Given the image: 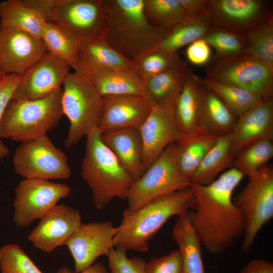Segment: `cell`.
<instances>
[{"label":"cell","mask_w":273,"mask_h":273,"mask_svg":"<svg viewBox=\"0 0 273 273\" xmlns=\"http://www.w3.org/2000/svg\"><path fill=\"white\" fill-rule=\"evenodd\" d=\"M244 36V55L262 62L273 69V17Z\"/></svg>","instance_id":"836d02e7"},{"label":"cell","mask_w":273,"mask_h":273,"mask_svg":"<svg viewBox=\"0 0 273 273\" xmlns=\"http://www.w3.org/2000/svg\"><path fill=\"white\" fill-rule=\"evenodd\" d=\"M203 84L214 93L237 117L264 100L248 90L205 77Z\"/></svg>","instance_id":"1f68e13d"},{"label":"cell","mask_w":273,"mask_h":273,"mask_svg":"<svg viewBox=\"0 0 273 273\" xmlns=\"http://www.w3.org/2000/svg\"><path fill=\"white\" fill-rule=\"evenodd\" d=\"M47 53L74 68L79 44L58 26L47 22L41 37Z\"/></svg>","instance_id":"e575fe53"},{"label":"cell","mask_w":273,"mask_h":273,"mask_svg":"<svg viewBox=\"0 0 273 273\" xmlns=\"http://www.w3.org/2000/svg\"><path fill=\"white\" fill-rule=\"evenodd\" d=\"M234 203L245 222L242 249L248 251L258 232L273 217V169L264 166L248 177Z\"/></svg>","instance_id":"ba28073f"},{"label":"cell","mask_w":273,"mask_h":273,"mask_svg":"<svg viewBox=\"0 0 273 273\" xmlns=\"http://www.w3.org/2000/svg\"><path fill=\"white\" fill-rule=\"evenodd\" d=\"M103 99V111L98 127L102 133L127 128H139L152 108L142 96H106Z\"/></svg>","instance_id":"d6986e66"},{"label":"cell","mask_w":273,"mask_h":273,"mask_svg":"<svg viewBox=\"0 0 273 273\" xmlns=\"http://www.w3.org/2000/svg\"><path fill=\"white\" fill-rule=\"evenodd\" d=\"M239 273H273V263L262 258L253 259Z\"/></svg>","instance_id":"ee69618b"},{"label":"cell","mask_w":273,"mask_h":273,"mask_svg":"<svg viewBox=\"0 0 273 273\" xmlns=\"http://www.w3.org/2000/svg\"><path fill=\"white\" fill-rule=\"evenodd\" d=\"M187 16H195L207 12V0H178Z\"/></svg>","instance_id":"f6af8a7d"},{"label":"cell","mask_w":273,"mask_h":273,"mask_svg":"<svg viewBox=\"0 0 273 273\" xmlns=\"http://www.w3.org/2000/svg\"><path fill=\"white\" fill-rule=\"evenodd\" d=\"M218 138L199 127L192 133L184 134L176 145L178 165L185 176L190 179L193 171Z\"/></svg>","instance_id":"4dcf8cb0"},{"label":"cell","mask_w":273,"mask_h":273,"mask_svg":"<svg viewBox=\"0 0 273 273\" xmlns=\"http://www.w3.org/2000/svg\"><path fill=\"white\" fill-rule=\"evenodd\" d=\"M235 156L231 151V134L219 136L190 177L192 183L207 185L221 172L234 167Z\"/></svg>","instance_id":"83f0119b"},{"label":"cell","mask_w":273,"mask_h":273,"mask_svg":"<svg viewBox=\"0 0 273 273\" xmlns=\"http://www.w3.org/2000/svg\"><path fill=\"white\" fill-rule=\"evenodd\" d=\"M55 273H74L67 266L60 267ZM80 273H110L106 266L101 262L94 263L93 265Z\"/></svg>","instance_id":"bcb514c9"},{"label":"cell","mask_w":273,"mask_h":273,"mask_svg":"<svg viewBox=\"0 0 273 273\" xmlns=\"http://www.w3.org/2000/svg\"><path fill=\"white\" fill-rule=\"evenodd\" d=\"M62 88L63 112L70 123L65 145L69 148L98 127L103 99L87 76L75 71L68 73Z\"/></svg>","instance_id":"8992f818"},{"label":"cell","mask_w":273,"mask_h":273,"mask_svg":"<svg viewBox=\"0 0 273 273\" xmlns=\"http://www.w3.org/2000/svg\"><path fill=\"white\" fill-rule=\"evenodd\" d=\"M144 0H101L106 20L104 37L131 60L158 44L168 29L152 25L144 11Z\"/></svg>","instance_id":"3957f363"},{"label":"cell","mask_w":273,"mask_h":273,"mask_svg":"<svg viewBox=\"0 0 273 273\" xmlns=\"http://www.w3.org/2000/svg\"><path fill=\"white\" fill-rule=\"evenodd\" d=\"M237 118L203 83L198 113V127L219 137L231 134Z\"/></svg>","instance_id":"cb8c5ba5"},{"label":"cell","mask_w":273,"mask_h":273,"mask_svg":"<svg viewBox=\"0 0 273 273\" xmlns=\"http://www.w3.org/2000/svg\"><path fill=\"white\" fill-rule=\"evenodd\" d=\"M211 47L202 38L197 39L186 49V55L188 60L196 66L207 65L211 60Z\"/></svg>","instance_id":"7bdbcfd3"},{"label":"cell","mask_w":273,"mask_h":273,"mask_svg":"<svg viewBox=\"0 0 273 273\" xmlns=\"http://www.w3.org/2000/svg\"><path fill=\"white\" fill-rule=\"evenodd\" d=\"M244 176L230 168L211 183L191 184L196 207L188 212L189 221L201 243L210 253L221 254L243 236V217L232 195Z\"/></svg>","instance_id":"6da1fadb"},{"label":"cell","mask_w":273,"mask_h":273,"mask_svg":"<svg viewBox=\"0 0 273 273\" xmlns=\"http://www.w3.org/2000/svg\"><path fill=\"white\" fill-rule=\"evenodd\" d=\"M263 139L273 140V98L263 100L238 117L231 133V151L236 156Z\"/></svg>","instance_id":"ffe728a7"},{"label":"cell","mask_w":273,"mask_h":273,"mask_svg":"<svg viewBox=\"0 0 273 273\" xmlns=\"http://www.w3.org/2000/svg\"><path fill=\"white\" fill-rule=\"evenodd\" d=\"M177 146L168 145L160 156L134 180L127 196L128 208H139L160 196L191 187L177 163Z\"/></svg>","instance_id":"52a82bcc"},{"label":"cell","mask_w":273,"mask_h":273,"mask_svg":"<svg viewBox=\"0 0 273 273\" xmlns=\"http://www.w3.org/2000/svg\"><path fill=\"white\" fill-rule=\"evenodd\" d=\"M101 134L96 128L86 136L85 152L80 169L98 209L105 208L115 198L126 200L134 181L104 144Z\"/></svg>","instance_id":"277c9868"},{"label":"cell","mask_w":273,"mask_h":273,"mask_svg":"<svg viewBox=\"0 0 273 273\" xmlns=\"http://www.w3.org/2000/svg\"><path fill=\"white\" fill-rule=\"evenodd\" d=\"M191 70L182 61L171 68L144 81L142 96L151 107H174Z\"/></svg>","instance_id":"603a6c76"},{"label":"cell","mask_w":273,"mask_h":273,"mask_svg":"<svg viewBox=\"0 0 273 273\" xmlns=\"http://www.w3.org/2000/svg\"><path fill=\"white\" fill-rule=\"evenodd\" d=\"M206 72L208 78L248 90L263 100L273 98V69L253 57H213Z\"/></svg>","instance_id":"30bf717a"},{"label":"cell","mask_w":273,"mask_h":273,"mask_svg":"<svg viewBox=\"0 0 273 273\" xmlns=\"http://www.w3.org/2000/svg\"><path fill=\"white\" fill-rule=\"evenodd\" d=\"M215 51L217 58H231L244 55L245 36L212 27L202 37Z\"/></svg>","instance_id":"74e56055"},{"label":"cell","mask_w":273,"mask_h":273,"mask_svg":"<svg viewBox=\"0 0 273 273\" xmlns=\"http://www.w3.org/2000/svg\"><path fill=\"white\" fill-rule=\"evenodd\" d=\"M71 193L66 184L48 180L25 178L15 189L13 220L23 228L40 218L61 199Z\"/></svg>","instance_id":"7c38bea8"},{"label":"cell","mask_w":273,"mask_h":273,"mask_svg":"<svg viewBox=\"0 0 273 273\" xmlns=\"http://www.w3.org/2000/svg\"><path fill=\"white\" fill-rule=\"evenodd\" d=\"M139 129L143 142V161L146 170L168 145L179 143L184 135L177 124L174 107H152Z\"/></svg>","instance_id":"e0dca14e"},{"label":"cell","mask_w":273,"mask_h":273,"mask_svg":"<svg viewBox=\"0 0 273 273\" xmlns=\"http://www.w3.org/2000/svg\"><path fill=\"white\" fill-rule=\"evenodd\" d=\"M116 227L109 221L82 223L65 243L73 258L74 273H80L115 247Z\"/></svg>","instance_id":"5bb4252c"},{"label":"cell","mask_w":273,"mask_h":273,"mask_svg":"<svg viewBox=\"0 0 273 273\" xmlns=\"http://www.w3.org/2000/svg\"><path fill=\"white\" fill-rule=\"evenodd\" d=\"M113 69L133 70L131 61L113 48L104 36L79 44L74 71L87 76Z\"/></svg>","instance_id":"44dd1931"},{"label":"cell","mask_w":273,"mask_h":273,"mask_svg":"<svg viewBox=\"0 0 273 273\" xmlns=\"http://www.w3.org/2000/svg\"><path fill=\"white\" fill-rule=\"evenodd\" d=\"M47 21L43 13L22 0L0 2V27L24 32L41 38Z\"/></svg>","instance_id":"484cf974"},{"label":"cell","mask_w":273,"mask_h":273,"mask_svg":"<svg viewBox=\"0 0 273 273\" xmlns=\"http://www.w3.org/2000/svg\"><path fill=\"white\" fill-rule=\"evenodd\" d=\"M126 251L114 248L107 256L110 273H146L147 262L139 257H128Z\"/></svg>","instance_id":"ab89813d"},{"label":"cell","mask_w":273,"mask_h":273,"mask_svg":"<svg viewBox=\"0 0 273 273\" xmlns=\"http://www.w3.org/2000/svg\"><path fill=\"white\" fill-rule=\"evenodd\" d=\"M202 85V78L191 70L174 107L177 124L185 134L192 133L198 128V113Z\"/></svg>","instance_id":"4316f807"},{"label":"cell","mask_w":273,"mask_h":273,"mask_svg":"<svg viewBox=\"0 0 273 273\" xmlns=\"http://www.w3.org/2000/svg\"><path fill=\"white\" fill-rule=\"evenodd\" d=\"M144 11L152 25L166 29L176 25L187 16L178 0H144Z\"/></svg>","instance_id":"8d00e7d4"},{"label":"cell","mask_w":273,"mask_h":273,"mask_svg":"<svg viewBox=\"0 0 273 273\" xmlns=\"http://www.w3.org/2000/svg\"><path fill=\"white\" fill-rule=\"evenodd\" d=\"M212 27L207 12L201 15L187 16L182 21L169 29L164 38L153 48L177 53L180 48L202 38Z\"/></svg>","instance_id":"f546056e"},{"label":"cell","mask_w":273,"mask_h":273,"mask_svg":"<svg viewBox=\"0 0 273 273\" xmlns=\"http://www.w3.org/2000/svg\"><path fill=\"white\" fill-rule=\"evenodd\" d=\"M71 68L47 53L21 75L12 99L32 100L49 96L62 87Z\"/></svg>","instance_id":"9a60e30c"},{"label":"cell","mask_w":273,"mask_h":273,"mask_svg":"<svg viewBox=\"0 0 273 273\" xmlns=\"http://www.w3.org/2000/svg\"><path fill=\"white\" fill-rule=\"evenodd\" d=\"M146 273H181V260L178 249L146 263Z\"/></svg>","instance_id":"b9f144b4"},{"label":"cell","mask_w":273,"mask_h":273,"mask_svg":"<svg viewBox=\"0 0 273 273\" xmlns=\"http://www.w3.org/2000/svg\"><path fill=\"white\" fill-rule=\"evenodd\" d=\"M62 92L61 87L39 99H12L0 122L1 139L22 143L47 135L64 115Z\"/></svg>","instance_id":"5b68a950"},{"label":"cell","mask_w":273,"mask_h":273,"mask_svg":"<svg viewBox=\"0 0 273 273\" xmlns=\"http://www.w3.org/2000/svg\"><path fill=\"white\" fill-rule=\"evenodd\" d=\"M47 51L41 38L0 27V71L22 75Z\"/></svg>","instance_id":"2e32d148"},{"label":"cell","mask_w":273,"mask_h":273,"mask_svg":"<svg viewBox=\"0 0 273 273\" xmlns=\"http://www.w3.org/2000/svg\"><path fill=\"white\" fill-rule=\"evenodd\" d=\"M12 162L15 172L25 178L67 179L71 175L66 154L47 135L21 143Z\"/></svg>","instance_id":"8fae6325"},{"label":"cell","mask_w":273,"mask_h":273,"mask_svg":"<svg viewBox=\"0 0 273 273\" xmlns=\"http://www.w3.org/2000/svg\"><path fill=\"white\" fill-rule=\"evenodd\" d=\"M6 74L0 71V79L5 76Z\"/></svg>","instance_id":"7dc6e473"},{"label":"cell","mask_w":273,"mask_h":273,"mask_svg":"<svg viewBox=\"0 0 273 273\" xmlns=\"http://www.w3.org/2000/svg\"><path fill=\"white\" fill-rule=\"evenodd\" d=\"M195 207L191 187L157 197L139 208H127L116 227L115 247L146 252L150 240L169 219Z\"/></svg>","instance_id":"7a4b0ae2"},{"label":"cell","mask_w":273,"mask_h":273,"mask_svg":"<svg viewBox=\"0 0 273 273\" xmlns=\"http://www.w3.org/2000/svg\"><path fill=\"white\" fill-rule=\"evenodd\" d=\"M44 15L47 22L58 26L79 44L104 36L106 20L101 0H57Z\"/></svg>","instance_id":"9c48e42d"},{"label":"cell","mask_w":273,"mask_h":273,"mask_svg":"<svg viewBox=\"0 0 273 273\" xmlns=\"http://www.w3.org/2000/svg\"><path fill=\"white\" fill-rule=\"evenodd\" d=\"M104 144L134 180L144 173L143 146L139 129L127 128L102 133Z\"/></svg>","instance_id":"7402d4cb"},{"label":"cell","mask_w":273,"mask_h":273,"mask_svg":"<svg viewBox=\"0 0 273 273\" xmlns=\"http://www.w3.org/2000/svg\"><path fill=\"white\" fill-rule=\"evenodd\" d=\"M131 61L133 70L144 82L171 68L183 60L178 52L170 53L152 48Z\"/></svg>","instance_id":"d6a6232c"},{"label":"cell","mask_w":273,"mask_h":273,"mask_svg":"<svg viewBox=\"0 0 273 273\" xmlns=\"http://www.w3.org/2000/svg\"><path fill=\"white\" fill-rule=\"evenodd\" d=\"M21 78V75L6 74L0 79V122ZM9 152V149L0 138V160L8 156Z\"/></svg>","instance_id":"60d3db41"},{"label":"cell","mask_w":273,"mask_h":273,"mask_svg":"<svg viewBox=\"0 0 273 273\" xmlns=\"http://www.w3.org/2000/svg\"><path fill=\"white\" fill-rule=\"evenodd\" d=\"M87 76L102 97L142 95L144 82L133 70H109Z\"/></svg>","instance_id":"f1b7e54d"},{"label":"cell","mask_w":273,"mask_h":273,"mask_svg":"<svg viewBox=\"0 0 273 273\" xmlns=\"http://www.w3.org/2000/svg\"><path fill=\"white\" fill-rule=\"evenodd\" d=\"M0 269L2 273H43L25 251L15 244L0 248Z\"/></svg>","instance_id":"f35d334b"},{"label":"cell","mask_w":273,"mask_h":273,"mask_svg":"<svg viewBox=\"0 0 273 273\" xmlns=\"http://www.w3.org/2000/svg\"><path fill=\"white\" fill-rule=\"evenodd\" d=\"M188 212L177 216L172 231L181 260V273H205L202 244L189 221Z\"/></svg>","instance_id":"d4e9b609"},{"label":"cell","mask_w":273,"mask_h":273,"mask_svg":"<svg viewBox=\"0 0 273 273\" xmlns=\"http://www.w3.org/2000/svg\"><path fill=\"white\" fill-rule=\"evenodd\" d=\"M272 141L261 140L245 148L235 156L233 167L244 176L254 175L272 157Z\"/></svg>","instance_id":"d590c367"},{"label":"cell","mask_w":273,"mask_h":273,"mask_svg":"<svg viewBox=\"0 0 273 273\" xmlns=\"http://www.w3.org/2000/svg\"><path fill=\"white\" fill-rule=\"evenodd\" d=\"M79 212L65 204H57L42 217L28 239L33 246L50 253L63 244L81 224Z\"/></svg>","instance_id":"ac0fdd59"},{"label":"cell","mask_w":273,"mask_h":273,"mask_svg":"<svg viewBox=\"0 0 273 273\" xmlns=\"http://www.w3.org/2000/svg\"><path fill=\"white\" fill-rule=\"evenodd\" d=\"M266 0H207L212 26L242 36L273 17Z\"/></svg>","instance_id":"4fadbf2b"}]
</instances>
